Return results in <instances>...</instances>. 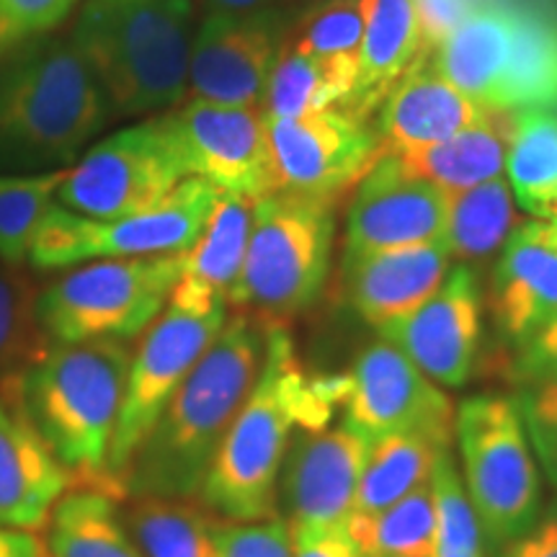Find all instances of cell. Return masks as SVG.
<instances>
[{
  "label": "cell",
  "instance_id": "6da1fadb",
  "mask_svg": "<svg viewBox=\"0 0 557 557\" xmlns=\"http://www.w3.org/2000/svg\"><path fill=\"white\" fill-rule=\"evenodd\" d=\"M344 374L315 377L299 364L284 323H267L259 380L214 451L199 504L222 521L276 517V480L295 431L331 426Z\"/></svg>",
  "mask_w": 557,
  "mask_h": 557
},
{
  "label": "cell",
  "instance_id": "7a4b0ae2",
  "mask_svg": "<svg viewBox=\"0 0 557 557\" xmlns=\"http://www.w3.org/2000/svg\"><path fill=\"white\" fill-rule=\"evenodd\" d=\"M267 351V323L250 312L225 318L218 336L160 410L127 470V498H197L214 451L225 438Z\"/></svg>",
  "mask_w": 557,
  "mask_h": 557
},
{
  "label": "cell",
  "instance_id": "3957f363",
  "mask_svg": "<svg viewBox=\"0 0 557 557\" xmlns=\"http://www.w3.org/2000/svg\"><path fill=\"white\" fill-rule=\"evenodd\" d=\"M111 107L70 34L0 62V173L60 171L107 127Z\"/></svg>",
  "mask_w": 557,
  "mask_h": 557
},
{
  "label": "cell",
  "instance_id": "277c9868",
  "mask_svg": "<svg viewBox=\"0 0 557 557\" xmlns=\"http://www.w3.org/2000/svg\"><path fill=\"white\" fill-rule=\"evenodd\" d=\"M132 351L124 341L52 344L16 385L52 455L70 472L73 485H94L127 498L109 470V449L127 387Z\"/></svg>",
  "mask_w": 557,
  "mask_h": 557
},
{
  "label": "cell",
  "instance_id": "5b68a950",
  "mask_svg": "<svg viewBox=\"0 0 557 557\" xmlns=\"http://www.w3.org/2000/svg\"><path fill=\"white\" fill-rule=\"evenodd\" d=\"M197 0H86L70 39L99 78L111 114L178 107L189 88Z\"/></svg>",
  "mask_w": 557,
  "mask_h": 557
},
{
  "label": "cell",
  "instance_id": "8992f818",
  "mask_svg": "<svg viewBox=\"0 0 557 557\" xmlns=\"http://www.w3.org/2000/svg\"><path fill=\"white\" fill-rule=\"evenodd\" d=\"M336 201L274 191L253 205L246 261L227 305L263 323L308 310L325 287L333 253Z\"/></svg>",
  "mask_w": 557,
  "mask_h": 557
},
{
  "label": "cell",
  "instance_id": "52a82bcc",
  "mask_svg": "<svg viewBox=\"0 0 557 557\" xmlns=\"http://www.w3.org/2000/svg\"><path fill=\"white\" fill-rule=\"evenodd\" d=\"M181 253L103 259L67 271L39 292V323L52 344L135 338L169 305Z\"/></svg>",
  "mask_w": 557,
  "mask_h": 557
},
{
  "label": "cell",
  "instance_id": "ba28073f",
  "mask_svg": "<svg viewBox=\"0 0 557 557\" xmlns=\"http://www.w3.org/2000/svg\"><path fill=\"white\" fill-rule=\"evenodd\" d=\"M455 434L462 483L491 542H511L540 517V465L517 400L478 395L459 403Z\"/></svg>",
  "mask_w": 557,
  "mask_h": 557
},
{
  "label": "cell",
  "instance_id": "9c48e42d",
  "mask_svg": "<svg viewBox=\"0 0 557 557\" xmlns=\"http://www.w3.org/2000/svg\"><path fill=\"white\" fill-rule=\"evenodd\" d=\"M218 197L212 184L189 176L158 207L132 218L90 220L52 205L34 233L26 261L39 271H52L86 261L181 253L197 243Z\"/></svg>",
  "mask_w": 557,
  "mask_h": 557
},
{
  "label": "cell",
  "instance_id": "30bf717a",
  "mask_svg": "<svg viewBox=\"0 0 557 557\" xmlns=\"http://www.w3.org/2000/svg\"><path fill=\"white\" fill-rule=\"evenodd\" d=\"M184 178V156L165 116L120 129L62 169L54 199L90 220H120L158 207Z\"/></svg>",
  "mask_w": 557,
  "mask_h": 557
},
{
  "label": "cell",
  "instance_id": "8fae6325",
  "mask_svg": "<svg viewBox=\"0 0 557 557\" xmlns=\"http://www.w3.org/2000/svg\"><path fill=\"white\" fill-rule=\"evenodd\" d=\"M225 318L227 308L191 310L169 302L139 341L129 361L120 421H116L109 449V470L122 487L132 455L158 421L160 410L169 406L181 382L197 367Z\"/></svg>",
  "mask_w": 557,
  "mask_h": 557
},
{
  "label": "cell",
  "instance_id": "7c38bea8",
  "mask_svg": "<svg viewBox=\"0 0 557 557\" xmlns=\"http://www.w3.org/2000/svg\"><path fill=\"white\" fill-rule=\"evenodd\" d=\"M338 408L344 410V423L372 442L395 434H426L449 444L455 434L451 400L387 341L369 344L344 374Z\"/></svg>",
  "mask_w": 557,
  "mask_h": 557
},
{
  "label": "cell",
  "instance_id": "4fadbf2b",
  "mask_svg": "<svg viewBox=\"0 0 557 557\" xmlns=\"http://www.w3.org/2000/svg\"><path fill=\"white\" fill-rule=\"evenodd\" d=\"M267 137L276 191L329 201L359 184L385 152L377 132L344 107L297 120H267Z\"/></svg>",
  "mask_w": 557,
  "mask_h": 557
},
{
  "label": "cell",
  "instance_id": "5bb4252c",
  "mask_svg": "<svg viewBox=\"0 0 557 557\" xmlns=\"http://www.w3.org/2000/svg\"><path fill=\"white\" fill-rule=\"evenodd\" d=\"M163 116L189 176L205 178L222 194L253 201L276 191L261 107H220L189 99Z\"/></svg>",
  "mask_w": 557,
  "mask_h": 557
},
{
  "label": "cell",
  "instance_id": "9a60e30c",
  "mask_svg": "<svg viewBox=\"0 0 557 557\" xmlns=\"http://www.w3.org/2000/svg\"><path fill=\"white\" fill-rule=\"evenodd\" d=\"M447 214V194L413 176L395 152H382L348 207L344 263L377 250L444 240Z\"/></svg>",
  "mask_w": 557,
  "mask_h": 557
},
{
  "label": "cell",
  "instance_id": "2e32d148",
  "mask_svg": "<svg viewBox=\"0 0 557 557\" xmlns=\"http://www.w3.org/2000/svg\"><path fill=\"white\" fill-rule=\"evenodd\" d=\"M278 50L271 13H205L194 32L186 96L220 107H261Z\"/></svg>",
  "mask_w": 557,
  "mask_h": 557
},
{
  "label": "cell",
  "instance_id": "e0dca14e",
  "mask_svg": "<svg viewBox=\"0 0 557 557\" xmlns=\"http://www.w3.org/2000/svg\"><path fill=\"white\" fill-rule=\"evenodd\" d=\"M380 338L398 346L436 385L462 387L480 344V292L468 263L449 269L421 308L382 325Z\"/></svg>",
  "mask_w": 557,
  "mask_h": 557
},
{
  "label": "cell",
  "instance_id": "ac0fdd59",
  "mask_svg": "<svg viewBox=\"0 0 557 557\" xmlns=\"http://www.w3.org/2000/svg\"><path fill=\"white\" fill-rule=\"evenodd\" d=\"M374 442L348 423L302 431L287 462L289 529H338L354 513Z\"/></svg>",
  "mask_w": 557,
  "mask_h": 557
},
{
  "label": "cell",
  "instance_id": "d6986e66",
  "mask_svg": "<svg viewBox=\"0 0 557 557\" xmlns=\"http://www.w3.org/2000/svg\"><path fill=\"white\" fill-rule=\"evenodd\" d=\"M73 478L21 406L16 385H0V527L39 532Z\"/></svg>",
  "mask_w": 557,
  "mask_h": 557
},
{
  "label": "cell",
  "instance_id": "ffe728a7",
  "mask_svg": "<svg viewBox=\"0 0 557 557\" xmlns=\"http://www.w3.org/2000/svg\"><path fill=\"white\" fill-rule=\"evenodd\" d=\"M491 312L500 336L519 348L557 318V248L545 222H521L504 243L491 282Z\"/></svg>",
  "mask_w": 557,
  "mask_h": 557
},
{
  "label": "cell",
  "instance_id": "44dd1931",
  "mask_svg": "<svg viewBox=\"0 0 557 557\" xmlns=\"http://www.w3.org/2000/svg\"><path fill=\"white\" fill-rule=\"evenodd\" d=\"M354 310L374 329L410 315L442 287L451 269L444 240L367 253L344 263Z\"/></svg>",
  "mask_w": 557,
  "mask_h": 557
},
{
  "label": "cell",
  "instance_id": "7402d4cb",
  "mask_svg": "<svg viewBox=\"0 0 557 557\" xmlns=\"http://www.w3.org/2000/svg\"><path fill=\"white\" fill-rule=\"evenodd\" d=\"M493 109L480 107L421 60L398 81L380 107V137L385 152L431 148L485 120Z\"/></svg>",
  "mask_w": 557,
  "mask_h": 557
},
{
  "label": "cell",
  "instance_id": "603a6c76",
  "mask_svg": "<svg viewBox=\"0 0 557 557\" xmlns=\"http://www.w3.org/2000/svg\"><path fill=\"white\" fill-rule=\"evenodd\" d=\"M253 205L248 197L220 191L197 243L184 250V269L169 302L191 310L227 308V297L246 261Z\"/></svg>",
  "mask_w": 557,
  "mask_h": 557
},
{
  "label": "cell",
  "instance_id": "cb8c5ba5",
  "mask_svg": "<svg viewBox=\"0 0 557 557\" xmlns=\"http://www.w3.org/2000/svg\"><path fill=\"white\" fill-rule=\"evenodd\" d=\"M426 58L413 0H367L357 81L341 107L369 120L403 75Z\"/></svg>",
  "mask_w": 557,
  "mask_h": 557
},
{
  "label": "cell",
  "instance_id": "d4e9b609",
  "mask_svg": "<svg viewBox=\"0 0 557 557\" xmlns=\"http://www.w3.org/2000/svg\"><path fill=\"white\" fill-rule=\"evenodd\" d=\"M513 11L480 5L459 21L447 39L431 52L429 65L480 107L496 109L500 78L511 52Z\"/></svg>",
  "mask_w": 557,
  "mask_h": 557
},
{
  "label": "cell",
  "instance_id": "484cf974",
  "mask_svg": "<svg viewBox=\"0 0 557 557\" xmlns=\"http://www.w3.org/2000/svg\"><path fill=\"white\" fill-rule=\"evenodd\" d=\"M511 132L513 111L493 109L485 120L444 143L403 152L398 158L413 176L429 181L444 194H457L498 178L506 171Z\"/></svg>",
  "mask_w": 557,
  "mask_h": 557
},
{
  "label": "cell",
  "instance_id": "4316f807",
  "mask_svg": "<svg viewBox=\"0 0 557 557\" xmlns=\"http://www.w3.org/2000/svg\"><path fill=\"white\" fill-rule=\"evenodd\" d=\"M122 498L94 485H73L47 519L50 557H143L122 519Z\"/></svg>",
  "mask_w": 557,
  "mask_h": 557
},
{
  "label": "cell",
  "instance_id": "83f0119b",
  "mask_svg": "<svg viewBox=\"0 0 557 557\" xmlns=\"http://www.w3.org/2000/svg\"><path fill=\"white\" fill-rule=\"evenodd\" d=\"M557 107V18L542 11H513L511 52L500 78L496 109Z\"/></svg>",
  "mask_w": 557,
  "mask_h": 557
},
{
  "label": "cell",
  "instance_id": "f1b7e54d",
  "mask_svg": "<svg viewBox=\"0 0 557 557\" xmlns=\"http://www.w3.org/2000/svg\"><path fill=\"white\" fill-rule=\"evenodd\" d=\"M122 519L143 557H218V517L191 498L137 496Z\"/></svg>",
  "mask_w": 557,
  "mask_h": 557
},
{
  "label": "cell",
  "instance_id": "f546056e",
  "mask_svg": "<svg viewBox=\"0 0 557 557\" xmlns=\"http://www.w3.org/2000/svg\"><path fill=\"white\" fill-rule=\"evenodd\" d=\"M513 201L547 220L557 212V116L547 109H524L513 114L511 145L506 158Z\"/></svg>",
  "mask_w": 557,
  "mask_h": 557
},
{
  "label": "cell",
  "instance_id": "4dcf8cb0",
  "mask_svg": "<svg viewBox=\"0 0 557 557\" xmlns=\"http://www.w3.org/2000/svg\"><path fill=\"white\" fill-rule=\"evenodd\" d=\"M354 88V75L305 52L295 39L282 45L271 70L261 111L267 120H297L341 107Z\"/></svg>",
  "mask_w": 557,
  "mask_h": 557
},
{
  "label": "cell",
  "instance_id": "1f68e13d",
  "mask_svg": "<svg viewBox=\"0 0 557 557\" xmlns=\"http://www.w3.org/2000/svg\"><path fill=\"white\" fill-rule=\"evenodd\" d=\"M449 214L444 246L462 263L483 261L504 248L521 225L511 186L506 178H491L472 189L447 194Z\"/></svg>",
  "mask_w": 557,
  "mask_h": 557
},
{
  "label": "cell",
  "instance_id": "d6a6232c",
  "mask_svg": "<svg viewBox=\"0 0 557 557\" xmlns=\"http://www.w3.org/2000/svg\"><path fill=\"white\" fill-rule=\"evenodd\" d=\"M449 444L426 434H395L374 442L361 475L354 513H372L398 504L408 493L429 483L436 457Z\"/></svg>",
  "mask_w": 557,
  "mask_h": 557
},
{
  "label": "cell",
  "instance_id": "836d02e7",
  "mask_svg": "<svg viewBox=\"0 0 557 557\" xmlns=\"http://www.w3.org/2000/svg\"><path fill=\"white\" fill-rule=\"evenodd\" d=\"M344 529L364 557H429L434 542L429 483L382 511L351 513Z\"/></svg>",
  "mask_w": 557,
  "mask_h": 557
},
{
  "label": "cell",
  "instance_id": "e575fe53",
  "mask_svg": "<svg viewBox=\"0 0 557 557\" xmlns=\"http://www.w3.org/2000/svg\"><path fill=\"white\" fill-rule=\"evenodd\" d=\"M39 289L11 263H0V385L16 382L50 351L39 323Z\"/></svg>",
  "mask_w": 557,
  "mask_h": 557
},
{
  "label": "cell",
  "instance_id": "d590c367",
  "mask_svg": "<svg viewBox=\"0 0 557 557\" xmlns=\"http://www.w3.org/2000/svg\"><path fill=\"white\" fill-rule=\"evenodd\" d=\"M429 491L434 504V542L429 557H485L478 513L449 449L436 457Z\"/></svg>",
  "mask_w": 557,
  "mask_h": 557
},
{
  "label": "cell",
  "instance_id": "8d00e7d4",
  "mask_svg": "<svg viewBox=\"0 0 557 557\" xmlns=\"http://www.w3.org/2000/svg\"><path fill=\"white\" fill-rule=\"evenodd\" d=\"M62 169L47 173H0V261L18 267L34 233L52 207Z\"/></svg>",
  "mask_w": 557,
  "mask_h": 557
},
{
  "label": "cell",
  "instance_id": "74e56055",
  "mask_svg": "<svg viewBox=\"0 0 557 557\" xmlns=\"http://www.w3.org/2000/svg\"><path fill=\"white\" fill-rule=\"evenodd\" d=\"M364 21L367 0H329L305 21L295 41L305 52L344 70L357 81Z\"/></svg>",
  "mask_w": 557,
  "mask_h": 557
},
{
  "label": "cell",
  "instance_id": "f35d334b",
  "mask_svg": "<svg viewBox=\"0 0 557 557\" xmlns=\"http://www.w3.org/2000/svg\"><path fill=\"white\" fill-rule=\"evenodd\" d=\"M78 0H0V62L52 34Z\"/></svg>",
  "mask_w": 557,
  "mask_h": 557
},
{
  "label": "cell",
  "instance_id": "ab89813d",
  "mask_svg": "<svg viewBox=\"0 0 557 557\" xmlns=\"http://www.w3.org/2000/svg\"><path fill=\"white\" fill-rule=\"evenodd\" d=\"M513 400H517L534 459L549 483L557 487V380L529 385Z\"/></svg>",
  "mask_w": 557,
  "mask_h": 557
},
{
  "label": "cell",
  "instance_id": "60d3db41",
  "mask_svg": "<svg viewBox=\"0 0 557 557\" xmlns=\"http://www.w3.org/2000/svg\"><path fill=\"white\" fill-rule=\"evenodd\" d=\"M218 557H295L287 519L222 521L214 527Z\"/></svg>",
  "mask_w": 557,
  "mask_h": 557
},
{
  "label": "cell",
  "instance_id": "b9f144b4",
  "mask_svg": "<svg viewBox=\"0 0 557 557\" xmlns=\"http://www.w3.org/2000/svg\"><path fill=\"white\" fill-rule=\"evenodd\" d=\"M418 21H421L423 47L431 54L447 39V34L455 29L459 21H465L472 11L485 5L483 0H413Z\"/></svg>",
  "mask_w": 557,
  "mask_h": 557
},
{
  "label": "cell",
  "instance_id": "7bdbcfd3",
  "mask_svg": "<svg viewBox=\"0 0 557 557\" xmlns=\"http://www.w3.org/2000/svg\"><path fill=\"white\" fill-rule=\"evenodd\" d=\"M513 377L524 387L557 380V318L529 344L521 346L513 361Z\"/></svg>",
  "mask_w": 557,
  "mask_h": 557
},
{
  "label": "cell",
  "instance_id": "ee69618b",
  "mask_svg": "<svg viewBox=\"0 0 557 557\" xmlns=\"http://www.w3.org/2000/svg\"><path fill=\"white\" fill-rule=\"evenodd\" d=\"M295 557H364L346 529H292Z\"/></svg>",
  "mask_w": 557,
  "mask_h": 557
},
{
  "label": "cell",
  "instance_id": "f6af8a7d",
  "mask_svg": "<svg viewBox=\"0 0 557 557\" xmlns=\"http://www.w3.org/2000/svg\"><path fill=\"white\" fill-rule=\"evenodd\" d=\"M504 557H557V511L508 542Z\"/></svg>",
  "mask_w": 557,
  "mask_h": 557
},
{
  "label": "cell",
  "instance_id": "bcb514c9",
  "mask_svg": "<svg viewBox=\"0 0 557 557\" xmlns=\"http://www.w3.org/2000/svg\"><path fill=\"white\" fill-rule=\"evenodd\" d=\"M0 557H50L45 540L26 529L0 527Z\"/></svg>",
  "mask_w": 557,
  "mask_h": 557
},
{
  "label": "cell",
  "instance_id": "7dc6e473",
  "mask_svg": "<svg viewBox=\"0 0 557 557\" xmlns=\"http://www.w3.org/2000/svg\"><path fill=\"white\" fill-rule=\"evenodd\" d=\"M276 0H201L205 13H227V16H256L269 13Z\"/></svg>",
  "mask_w": 557,
  "mask_h": 557
},
{
  "label": "cell",
  "instance_id": "c3c4849f",
  "mask_svg": "<svg viewBox=\"0 0 557 557\" xmlns=\"http://www.w3.org/2000/svg\"><path fill=\"white\" fill-rule=\"evenodd\" d=\"M542 222H545V233H547L549 243H553V246L557 248V212L553 214V218H547V220H542Z\"/></svg>",
  "mask_w": 557,
  "mask_h": 557
}]
</instances>
